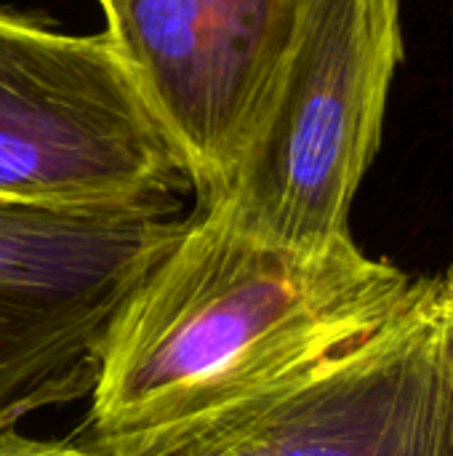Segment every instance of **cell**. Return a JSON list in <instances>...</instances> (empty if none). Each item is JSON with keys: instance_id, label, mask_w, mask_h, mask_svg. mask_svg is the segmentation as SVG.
<instances>
[{"instance_id": "6da1fadb", "label": "cell", "mask_w": 453, "mask_h": 456, "mask_svg": "<svg viewBox=\"0 0 453 456\" xmlns=\"http://www.w3.org/2000/svg\"><path fill=\"white\" fill-rule=\"evenodd\" d=\"M417 289L352 238L291 251L198 214L104 334L91 449L174 454L366 345Z\"/></svg>"}, {"instance_id": "7a4b0ae2", "label": "cell", "mask_w": 453, "mask_h": 456, "mask_svg": "<svg viewBox=\"0 0 453 456\" xmlns=\"http://www.w3.org/2000/svg\"><path fill=\"white\" fill-rule=\"evenodd\" d=\"M400 59V0H307L270 102L200 214L291 251L352 238L350 208L379 150Z\"/></svg>"}, {"instance_id": "3957f363", "label": "cell", "mask_w": 453, "mask_h": 456, "mask_svg": "<svg viewBox=\"0 0 453 456\" xmlns=\"http://www.w3.org/2000/svg\"><path fill=\"white\" fill-rule=\"evenodd\" d=\"M184 187V158L107 32L0 11V203L120 211Z\"/></svg>"}, {"instance_id": "277c9868", "label": "cell", "mask_w": 453, "mask_h": 456, "mask_svg": "<svg viewBox=\"0 0 453 456\" xmlns=\"http://www.w3.org/2000/svg\"><path fill=\"white\" fill-rule=\"evenodd\" d=\"M176 211L0 203V422L91 393L117 307L187 224Z\"/></svg>"}, {"instance_id": "5b68a950", "label": "cell", "mask_w": 453, "mask_h": 456, "mask_svg": "<svg viewBox=\"0 0 453 456\" xmlns=\"http://www.w3.org/2000/svg\"><path fill=\"white\" fill-rule=\"evenodd\" d=\"M104 32L179 147L200 208L232 176L307 0H99Z\"/></svg>"}, {"instance_id": "8992f818", "label": "cell", "mask_w": 453, "mask_h": 456, "mask_svg": "<svg viewBox=\"0 0 453 456\" xmlns=\"http://www.w3.org/2000/svg\"><path fill=\"white\" fill-rule=\"evenodd\" d=\"M168 456H453L433 278L366 345Z\"/></svg>"}, {"instance_id": "52a82bcc", "label": "cell", "mask_w": 453, "mask_h": 456, "mask_svg": "<svg viewBox=\"0 0 453 456\" xmlns=\"http://www.w3.org/2000/svg\"><path fill=\"white\" fill-rule=\"evenodd\" d=\"M0 456H101L91 446H75L67 441H40L21 436L16 425L0 422Z\"/></svg>"}, {"instance_id": "ba28073f", "label": "cell", "mask_w": 453, "mask_h": 456, "mask_svg": "<svg viewBox=\"0 0 453 456\" xmlns=\"http://www.w3.org/2000/svg\"><path fill=\"white\" fill-rule=\"evenodd\" d=\"M433 305H435L441 358L453 379V267L441 275H433Z\"/></svg>"}]
</instances>
